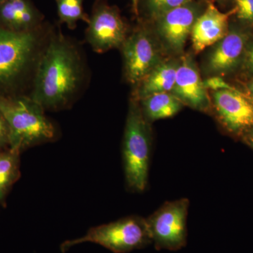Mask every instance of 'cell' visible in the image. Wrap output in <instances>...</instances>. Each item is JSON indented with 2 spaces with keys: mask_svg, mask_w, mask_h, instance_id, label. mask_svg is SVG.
Here are the masks:
<instances>
[{
  "mask_svg": "<svg viewBox=\"0 0 253 253\" xmlns=\"http://www.w3.org/2000/svg\"><path fill=\"white\" fill-rule=\"evenodd\" d=\"M44 14L31 0H14L0 4V28L25 33L42 26Z\"/></svg>",
  "mask_w": 253,
  "mask_h": 253,
  "instance_id": "5bb4252c",
  "label": "cell"
},
{
  "mask_svg": "<svg viewBox=\"0 0 253 253\" xmlns=\"http://www.w3.org/2000/svg\"><path fill=\"white\" fill-rule=\"evenodd\" d=\"M14 1V0H0V4L1 3L8 2V1Z\"/></svg>",
  "mask_w": 253,
  "mask_h": 253,
  "instance_id": "83f0119b",
  "label": "cell"
},
{
  "mask_svg": "<svg viewBox=\"0 0 253 253\" xmlns=\"http://www.w3.org/2000/svg\"><path fill=\"white\" fill-rule=\"evenodd\" d=\"M205 86L208 91L217 90V89H226L231 87L229 83L222 77L219 76H212L208 77L204 81Z\"/></svg>",
  "mask_w": 253,
  "mask_h": 253,
  "instance_id": "603a6c76",
  "label": "cell"
},
{
  "mask_svg": "<svg viewBox=\"0 0 253 253\" xmlns=\"http://www.w3.org/2000/svg\"><path fill=\"white\" fill-rule=\"evenodd\" d=\"M241 68L247 76L253 77V36L246 46Z\"/></svg>",
  "mask_w": 253,
  "mask_h": 253,
  "instance_id": "44dd1931",
  "label": "cell"
},
{
  "mask_svg": "<svg viewBox=\"0 0 253 253\" xmlns=\"http://www.w3.org/2000/svg\"><path fill=\"white\" fill-rule=\"evenodd\" d=\"M93 243L114 253H127L152 244L146 218L131 215L91 228L85 235L65 241L63 253L83 243Z\"/></svg>",
  "mask_w": 253,
  "mask_h": 253,
  "instance_id": "5b68a950",
  "label": "cell"
},
{
  "mask_svg": "<svg viewBox=\"0 0 253 253\" xmlns=\"http://www.w3.org/2000/svg\"><path fill=\"white\" fill-rule=\"evenodd\" d=\"M59 25H55L30 94L45 111L72 107L90 80L83 46L79 42L65 36Z\"/></svg>",
  "mask_w": 253,
  "mask_h": 253,
  "instance_id": "6da1fadb",
  "label": "cell"
},
{
  "mask_svg": "<svg viewBox=\"0 0 253 253\" xmlns=\"http://www.w3.org/2000/svg\"><path fill=\"white\" fill-rule=\"evenodd\" d=\"M242 139L253 149V129L248 132Z\"/></svg>",
  "mask_w": 253,
  "mask_h": 253,
  "instance_id": "d4e9b609",
  "label": "cell"
},
{
  "mask_svg": "<svg viewBox=\"0 0 253 253\" xmlns=\"http://www.w3.org/2000/svg\"><path fill=\"white\" fill-rule=\"evenodd\" d=\"M206 5L202 0H193L150 22L168 54L181 56L184 54L192 28Z\"/></svg>",
  "mask_w": 253,
  "mask_h": 253,
  "instance_id": "30bf717a",
  "label": "cell"
},
{
  "mask_svg": "<svg viewBox=\"0 0 253 253\" xmlns=\"http://www.w3.org/2000/svg\"><path fill=\"white\" fill-rule=\"evenodd\" d=\"M45 110L28 95L0 96V112L10 131V148L23 151L55 140L56 129Z\"/></svg>",
  "mask_w": 253,
  "mask_h": 253,
  "instance_id": "3957f363",
  "label": "cell"
},
{
  "mask_svg": "<svg viewBox=\"0 0 253 253\" xmlns=\"http://www.w3.org/2000/svg\"><path fill=\"white\" fill-rule=\"evenodd\" d=\"M189 206L186 198L167 201L146 218L152 244L157 251H177L185 247Z\"/></svg>",
  "mask_w": 253,
  "mask_h": 253,
  "instance_id": "52a82bcc",
  "label": "cell"
},
{
  "mask_svg": "<svg viewBox=\"0 0 253 253\" xmlns=\"http://www.w3.org/2000/svg\"><path fill=\"white\" fill-rule=\"evenodd\" d=\"M236 21L246 27L253 28V0H233Z\"/></svg>",
  "mask_w": 253,
  "mask_h": 253,
  "instance_id": "ffe728a7",
  "label": "cell"
},
{
  "mask_svg": "<svg viewBox=\"0 0 253 253\" xmlns=\"http://www.w3.org/2000/svg\"><path fill=\"white\" fill-rule=\"evenodd\" d=\"M141 113L150 124L176 116L184 105L171 92L151 95L139 100Z\"/></svg>",
  "mask_w": 253,
  "mask_h": 253,
  "instance_id": "2e32d148",
  "label": "cell"
},
{
  "mask_svg": "<svg viewBox=\"0 0 253 253\" xmlns=\"http://www.w3.org/2000/svg\"><path fill=\"white\" fill-rule=\"evenodd\" d=\"M135 27L123 43V76L132 89L168 54L160 42L151 23L138 20Z\"/></svg>",
  "mask_w": 253,
  "mask_h": 253,
  "instance_id": "8992f818",
  "label": "cell"
},
{
  "mask_svg": "<svg viewBox=\"0 0 253 253\" xmlns=\"http://www.w3.org/2000/svg\"><path fill=\"white\" fill-rule=\"evenodd\" d=\"M131 7H132V11L134 13V16L137 20L139 13H138V6H139V1L140 0H131Z\"/></svg>",
  "mask_w": 253,
  "mask_h": 253,
  "instance_id": "484cf974",
  "label": "cell"
},
{
  "mask_svg": "<svg viewBox=\"0 0 253 253\" xmlns=\"http://www.w3.org/2000/svg\"><path fill=\"white\" fill-rule=\"evenodd\" d=\"M54 28L48 21L25 33L0 28V96H30Z\"/></svg>",
  "mask_w": 253,
  "mask_h": 253,
  "instance_id": "7a4b0ae2",
  "label": "cell"
},
{
  "mask_svg": "<svg viewBox=\"0 0 253 253\" xmlns=\"http://www.w3.org/2000/svg\"><path fill=\"white\" fill-rule=\"evenodd\" d=\"M211 114L228 134L243 138L253 129V97L231 86L208 91Z\"/></svg>",
  "mask_w": 253,
  "mask_h": 253,
  "instance_id": "9c48e42d",
  "label": "cell"
},
{
  "mask_svg": "<svg viewBox=\"0 0 253 253\" xmlns=\"http://www.w3.org/2000/svg\"><path fill=\"white\" fill-rule=\"evenodd\" d=\"M248 89H249L248 92L253 97V77L251 78L249 83H248Z\"/></svg>",
  "mask_w": 253,
  "mask_h": 253,
  "instance_id": "4316f807",
  "label": "cell"
},
{
  "mask_svg": "<svg viewBox=\"0 0 253 253\" xmlns=\"http://www.w3.org/2000/svg\"><path fill=\"white\" fill-rule=\"evenodd\" d=\"M171 93L184 106L211 114L209 93L205 86L197 64L191 54H184L181 56L175 83Z\"/></svg>",
  "mask_w": 253,
  "mask_h": 253,
  "instance_id": "7c38bea8",
  "label": "cell"
},
{
  "mask_svg": "<svg viewBox=\"0 0 253 253\" xmlns=\"http://www.w3.org/2000/svg\"><path fill=\"white\" fill-rule=\"evenodd\" d=\"M10 148V131L7 123L0 112V151Z\"/></svg>",
  "mask_w": 253,
  "mask_h": 253,
  "instance_id": "7402d4cb",
  "label": "cell"
},
{
  "mask_svg": "<svg viewBox=\"0 0 253 253\" xmlns=\"http://www.w3.org/2000/svg\"><path fill=\"white\" fill-rule=\"evenodd\" d=\"M151 146V125L144 119L139 100L131 96L123 144L125 177L129 191L141 193L147 187Z\"/></svg>",
  "mask_w": 253,
  "mask_h": 253,
  "instance_id": "277c9868",
  "label": "cell"
},
{
  "mask_svg": "<svg viewBox=\"0 0 253 253\" xmlns=\"http://www.w3.org/2000/svg\"><path fill=\"white\" fill-rule=\"evenodd\" d=\"M193 0H140L138 6V20L154 21L168 11Z\"/></svg>",
  "mask_w": 253,
  "mask_h": 253,
  "instance_id": "d6986e66",
  "label": "cell"
},
{
  "mask_svg": "<svg viewBox=\"0 0 253 253\" xmlns=\"http://www.w3.org/2000/svg\"><path fill=\"white\" fill-rule=\"evenodd\" d=\"M206 3H213L216 6H221L222 7L227 6L228 4H232L233 0H202Z\"/></svg>",
  "mask_w": 253,
  "mask_h": 253,
  "instance_id": "cb8c5ba5",
  "label": "cell"
},
{
  "mask_svg": "<svg viewBox=\"0 0 253 253\" xmlns=\"http://www.w3.org/2000/svg\"><path fill=\"white\" fill-rule=\"evenodd\" d=\"M59 24L66 25L68 29L75 30L78 21H89V16L84 12V0H55Z\"/></svg>",
  "mask_w": 253,
  "mask_h": 253,
  "instance_id": "ac0fdd59",
  "label": "cell"
},
{
  "mask_svg": "<svg viewBox=\"0 0 253 253\" xmlns=\"http://www.w3.org/2000/svg\"><path fill=\"white\" fill-rule=\"evenodd\" d=\"M235 12L234 7L224 12L213 3H207L204 11L196 20L190 36L195 54L202 52L226 36L231 18Z\"/></svg>",
  "mask_w": 253,
  "mask_h": 253,
  "instance_id": "4fadbf2b",
  "label": "cell"
},
{
  "mask_svg": "<svg viewBox=\"0 0 253 253\" xmlns=\"http://www.w3.org/2000/svg\"><path fill=\"white\" fill-rule=\"evenodd\" d=\"M252 28L237 21L230 23L225 37L212 46L206 55L204 70L208 77H224L241 67L246 46L252 37Z\"/></svg>",
  "mask_w": 253,
  "mask_h": 253,
  "instance_id": "8fae6325",
  "label": "cell"
},
{
  "mask_svg": "<svg viewBox=\"0 0 253 253\" xmlns=\"http://www.w3.org/2000/svg\"><path fill=\"white\" fill-rule=\"evenodd\" d=\"M118 6L106 0H94L84 38L95 52H107L122 47L131 32Z\"/></svg>",
  "mask_w": 253,
  "mask_h": 253,
  "instance_id": "ba28073f",
  "label": "cell"
},
{
  "mask_svg": "<svg viewBox=\"0 0 253 253\" xmlns=\"http://www.w3.org/2000/svg\"><path fill=\"white\" fill-rule=\"evenodd\" d=\"M180 57H166L133 88L131 96L141 100L153 94L171 92L175 83Z\"/></svg>",
  "mask_w": 253,
  "mask_h": 253,
  "instance_id": "9a60e30c",
  "label": "cell"
},
{
  "mask_svg": "<svg viewBox=\"0 0 253 253\" xmlns=\"http://www.w3.org/2000/svg\"><path fill=\"white\" fill-rule=\"evenodd\" d=\"M20 154L11 148L0 151V201L19 177Z\"/></svg>",
  "mask_w": 253,
  "mask_h": 253,
  "instance_id": "e0dca14e",
  "label": "cell"
}]
</instances>
